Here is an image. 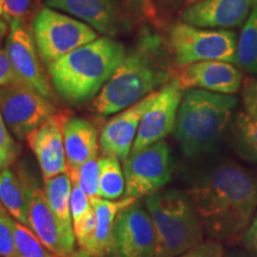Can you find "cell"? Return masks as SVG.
Returning <instances> with one entry per match:
<instances>
[{
	"mask_svg": "<svg viewBox=\"0 0 257 257\" xmlns=\"http://www.w3.org/2000/svg\"><path fill=\"white\" fill-rule=\"evenodd\" d=\"M187 195L204 230L219 242L236 239L249 226L257 208V176L233 162L201 170Z\"/></svg>",
	"mask_w": 257,
	"mask_h": 257,
	"instance_id": "6da1fadb",
	"label": "cell"
},
{
	"mask_svg": "<svg viewBox=\"0 0 257 257\" xmlns=\"http://www.w3.org/2000/svg\"><path fill=\"white\" fill-rule=\"evenodd\" d=\"M173 64L167 41L153 28L144 27L123 62L93 99L92 110L102 117L126 110L172 81L176 73Z\"/></svg>",
	"mask_w": 257,
	"mask_h": 257,
	"instance_id": "7a4b0ae2",
	"label": "cell"
},
{
	"mask_svg": "<svg viewBox=\"0 0 257 257\" xmlns=\"http://www.w3.org/2000/svg\"><path fill=\"white\" fill-rule=\"evenodd\" d=\"M126 56L124 44L112 37H98L48 64L55 92L72 105L94 99Z\"/></svg>",
	"mask_w": 257,
	"mask_h": 257,
	"instance_id": "3957f363",
	"label": "cell"
},
{
	"mask_svg": "<svg viewBox=\"0 0 257 257\" xmlns=\"http://www.w3.org/2000/svg\"><path fill=\"white\" fill-rule=\"evenodd\" d=\"M238 104L233 94L189 88L179 106L174 134L186 157L194 159L217 147Z\"/></svg>",
	"mask_w": 257,
	"mask_h": 257,
	"instance_id": "277c9868",
	"label": "cell"
},
{
	"mask_svg": "<svg viewBox=\"0 0 257 257\" xmlns=\"http://www.w3.org/2000/svg\"><path fill=\"white\" fill-rule=\"evenodd\" d=\"M156 231L155 257H178L202 243L204 226L187 193L159 191L144 201Z\"/></svg>",
	"mask_w": 257,
	"mask_h": 257,
	"instance_id": "5b68a950",
	"label": "cell"
},
{
	"mask_svg": "<svg viewBox=\"0 0 257 257\" xmlns=\"http://www.w3.org/2000/svg\"><path fill=\"white\" fill-rule=\"evenodd\" d=\"M175 67L201 61H226L237 64V35L229 29L198 28L179 21L167 36Z\"/></svg>",
	"mask_w": 257,
	"mask_h": 257,
	"instance_id": "8992f818",
	"label": "cell"
},
{
	"mask_svg": "<svg viewBox=\"0 0 257 257\" xmlns=\"http://www.w3.org/2000/svg\"><path fill=\"white\" fill-rule=\"evenodd\" d=\"M31 31L42 62L47 66L99 37L88 24L49 6L37 12L32 19Z\"/></svg>",
	"mask_w": 257,
	"mask_h": 257,
	"instance_id": "52a82bcc",
	"label": "cell"
},
{
	"mask_svg": "<svg viewBox=\"0 0 257 257\" xmlns=\"http://www.w3.org/2000/svg\"><path fill=\"white\" fill-rule=\"evenodd\" d=\"M0 112L6 125L18 140H27L57 110L46 98L24 82L0 87Z\"/></svg>",
	"mask_w": 257,
	"mask_h": 257,
	"instance_id": "ba28073f",
	"label": "cell"
},
{
	"mask_svg": "<svg viewBox=\"0 0 257 257\" xmlns=\"http://www.w3.org/2000/svg\"><path fill=\"white\" fill-rule=\"evenodd\" d=\"M126 197L143 198L165 187L172 179L168 144L160 141L138 152H131L123 161Z\"/></svg>",
	"mask_w": 257,
	"mask_h": 257,
	"instance_id": "9c48e42d",
	"label": "cell"
},
{
	"mask_svg": "<svg viewBox=\"0 0 257 257\" xmlns=\"http://www.w3.org/2000/svg\"><path fill=\"white\" fill-rule=\"evenodd\" d=\"M157 238L146 205L136 200L118 213L112 234L114 257H155Z\"/></svg>",
	"mask_w": 257,
	"mask_h": 257,
	"instance_id": "30bf717a",
	"label": "cell"
},
{
	"mask_svg": "<svg viewBox=\"0 0 257 257\" xmlns=\"http://www.w3.org/2000/svg\"><path fill=\"white\" fill-rule=\"evenodd\" d=\"M5 49L19 80L51 100L54 98L51 83L42 67L31 29L25 22L10 23Z\"/></svg>",
	"mask_w": 257,
	"mask_h": 257,
	"instance_id": "8fae6325",
	"label": "cell"
},
{
	"mask_svg": "<svg viewBox=\"0 0 257 257\" xmlns=\"http://www.w3.org/2000/svg\"><path fill=\"white\" fill-rule=\"evenodd\" d=\"M182 96L184 89L175 79L159 89L156 99L143 114L131 152L163 141L174 131Z\"/></svg>",
	"mask_w": 257,
	"mask_h": 257,
	"instance_id": "7c38bea8",
	"label": "cell"
},
{
	"mask_svg": "<svg viewBox=\"0 0 257 257\" xmlns=\"http://www.w3.org/2000/svg\"><path fill=\"white\" fill-rule=\"evenodd\" d=\"M69 118L67 112L57 111L27 137L28 146L40 165L43 180L68 172L63 128Z\"/></svg>",
	"mask_w": 257,
	"mask_h": 257,
	"instance_id": "4fadbf2b",
	"label": "cell"
},
{
	"mask_svg": "<svg viewBox=\"0 0 257 257\" xmlns=\"http://www.w3.org/2000/svg\"><path fill=\"white\" fill-rule=\"evenodd\" d=\"M175 81L182 89L199 88L223 94H234L243 85V73L226 61H201L180 67Z\"/></svg>",
	"mask_w": 257,
	"mask_h": 257,
	"instance_id": "5bb4252c",
	"label": "cell"
},
{
	"mask_svg": "<svg viewBox=\"0 0 257 257\" xmlns=\"http://www.w3.org/2000/svg\"><path fill=\"white\" fill-rule=\"evenodd\" d=\"M23 179L28 195L29 227L37 234L41 242L59 257H72L74 250L66 242L59 223L48 204L44 188L36 180L29 179L27 173H19Z\"/></svg>",
	"mask_w": 257,
	"mask_h": 257,
	"instance_id": "9a60e30c",
	"label": "cell"
},
{
	"mask_svg": "<svg viewBox=\"0 0 257 257\" xmlns=\"http://www.w3.org/2000/svg\"><path fill=\"white\" fill-rule=\"evenodd\" d=\"M47 6L68 14L107 37L128 28L118 0H47Z\"/></svg>",
	"mask_w": 257,
	"mask_h": 257,
	"instance_id": "2e32d148",
	"label": "cell"
},
{
	"mask_svg": "<svg viewBox=\"0 0 257 257\" xmlns=\"http://www.w3.org/2000/svg\"><path fill=\"white\" fill-rule=\"evenodd\" d=\"M157 94L159 89L114 115L104 125L99 136L102 155L114 156L120 161L126 159L133 149L143 114L155 100Z\"/></svg>",
	"mask_w": 257,
	"mask_h": 257,
	"instance_id": "e0dca14e",
	"label": "cell"
},
{
	"mask_svg": "<svg viewBox=\"0 0 257 257\" xmlns=\"http://www.w3.org/2000/svg\"><path fill=\"white\" fill-rule=\"evenodd\" d=\"M253 0H199L179 16L184 23L208 29H234L244 24Z\"/></svg>",
	"mask_w": 257,
	"mask_h": 257,
	"instance_id": "ac0fdd59",
	"label": "cell"
},
{
	"mask_svg": "<svg viewBox=\"0 0 257 257\" xmlns=\"http://www.w3.org/2000/svg\"><path fill=\"white\" fill-rule=\"evenodd\" d=\"M96 217V226L92 238L82 250L94 257H106L112 252V234L118 213L137 200L125 197L119 200H107L101 197L89 198Z\"/></svg>",
	"mask_w": 257,
	"mask_h": 257,
	"instance_id": "d6986e66",
	"label": "cell"
},
{
	"mask_svg": "<svg viewBox=\"0 0 257 257\" xmlns=\"http://www.w3.org/2000/svg\"><path fill=\"white\" fill-rule=\"evenodd\" d=\"M68 173L74 172L86 161L98 157L99 137L94 125L82 118H69L63 128Z\"/></svg>",
	"mask_w": 257,
	"mask_h": 257,
	"instance_id": "ffe728a7",
	"label": "cell"
},
{
	"mask_svg": "<svg viewBox=\"0 0 257 257\" xmlns=\"http://www.w3.org/2000/svg\"><path fill=\"white\" fill-rule=\"evenodd\" d=\"M73 182L69 173H61L59 175L44 180V193L48 204L59 223L66 242L73 250L75 249V234L73 229V219L70 213V192Z\"/></svg>",
	"mask_w": 257,
	"mask_h": 257,
	"instance_id": "44dd1931",
	"label": "cell"
},
{
	"mask_svg": "<svg viewBox=\"0 0 257 257\" xmlns=\"http://www.w3.org/2000/svg\"><path fill=\"white\" fill-rule=\"evenodd\" d=\"M0 202L16 220L29 226L27 189L22 176L12 166L0 172Z\"/></svg>",
	"mask_w": 257,
	"mask_h": 257,
	"instance_id": "7402d4cb",
	"label": "cell"
},
{
	"mask_svg": "<svg viewBox=\"0 0 257 257\" xmlns=\"http://www.w3.org/2000/svg\"><path fill=\"white\" fill-rule=\"evenodd\" d=\"M237 64L249 74H257V0L237 37Z\"/></svg>",
	"mask_w": 257,
	"mask_h": 257,
	"instance_id": "603a6c76",
	"label": "cell"
},
{
	"mask_svg": "<svg viewBox=\"0 0 257 257\" xmlns=\"http://www.w3.org/2000/svg\"><path fill=\"white\" fill-rule=\"evenodd\" d=\"M119 161L114 156L99 157V197L107 200H118L125 194V176Z\"/></svg>",
	"mask_w": 257,
	"mask_h": 257,
	"instance_id": "cb8c5ba5",
	"label": "cell"
},
{
	"mask_svg": "<svg viewBox=\"0 0 257 257\" xmlns=\"http://www.w3.org/2000/svg\"><path fill=\"white\" fill-rule=\"evenodd\" d=\"M233 138L237 152L243 159L257 163V117L240 112L233 125Z\"/></svg>",
	"mask_w": 257,
	"mask_h": 257,
	"instance_id": "d4e9b609",
	"label": "cell"
},
{
	"mask_svg": "<svg viewBox=\"0 0 257 257\" xmlns=\"http://www.w3.org/2000/svg\"><path fill=\"white\" fill-rule=\"evenodd\" d=\"M12 232L19 257H59L41 242L36 233L27 225L12 217Z\"/></svg>",
	"mask_w": 257,
	"mask_h": 257,
	"instance_id": "484cf974",
	"label": "cell"
},
{
	"mask_svg": "<svg viewBox=\"0 0 257 257\" xmlns=\"http://www.w3.org/2000/svg\"><path fill=\"white\" fill-rule=\"evenodd\" d=\"M69 175L72 181L76 182L88 195V198L99 197V176H100L99 156L86 161L74 172H70Z\"/></svg>",
	"mask_w": 257,
	"mask_h": 257,
	"instance_id": "4316f807",
	"label": "cell"
},
{
	"mask_svg": "<svg viewBox=\"0 0 257 257\" xmlns=\"http://www.w3.org/2000/svg\"><path fill=\"white\" fill-rule=\"evenodd\" d=\"M18 156V146L0 112V172L12 166Z\"/></svg>",
	"mask_w": 257,
	"mask_h": 257,
	"instance_id": "83f0119b",
	"label": "cell"
},
{
	"mask_svg": "<svg viewBox=\"0 0 257 257\" xmlns=\"http://www.w3.org/2000/svg\"><path fill=\"white\" fill-rule=\"evenodd\" d=\"M12 216L0 206V257H19L11 225Z\"/></svg>",
	"mask_w": 257,
	"mask_h": 257,
	"instance_id": "f1b7e54d",
	"label": "cell"
},
{
	"mask_svg": "<svg viewBox=\"0 0 257 257\" xmlns=\"http://www.w3.org/2000/svg\"><path fill=\"white\" fill-rule=\"evenodd\" d=\"M96 226V217L95 212L93 206L89 208L87 213L80 219L78 223L73 225L74 234H75L76 242H78L79 246L83 249L86 246V244L88 243V240L92 238L93 233L95 231Z\"/></svg>",
	"mask_w": 257,
	"mask_h": 257,
	"instance_id": "f546056e",
	"label": "cell"
},
{
	"mask_svg": "<svg viewBox=\"0 0 257 257\" xmlns=\"http://www.w3.org/2000/svg\"><path fill=\"white\" fill-rule=\"evenodd\" d=\"M91 207L92 204L88 195L76 182H73L72 192H70V213H72L73 225L78 223Z\"/></svg>",
	"mask_w": 257,
	"mask_h": 257,
	"instance_id": "4dcf8cb0",
	"label": "cell"
},
{
	"mask_svg": "<svg viewBox=\"0 0 257 257\" xmlns=\"http://www.w3.org/2000/svg\"><path fill=\"white\" fill-rule=\"evenodd\" d=\"M178 257H225V252L223 245L219 242L208 240L200 243Z\"/></svg>",
	"mask_w": 257,
	"mask_h": 257,
	"instance_id": "1f68e13d",
	"label": "cell"
},
{
	"mask_svg": "<svg viewBox=\"0 0 257 257\" xmlns=\"http://www.w3.org/2000/svg\"><path fill=\"white\" fill-rule=\"evenodd\" d=\"M3 2H4L5 17L9 25L15 21L25 22L30 9V0H3Z\"/></svg>",
	"mask_w": 257,
	"mask_h": 257,
	"instance_id": "d6a6232c",
	"label": "cell"
},
{
	"mask_svg": "<svg viewBox=\"0 0 257 257\" xmlns=\"http://www.w3.org/2000/svg\"><path fill=\"white\" fill-rule=\"evenodd\" d=\"M242 98L244 111L257 117V78H251L244 82Z\"/></svg>",
	"mask_w": 257,
	"mask_h": 257,
	"instance_id": "836d02e7",
	"label": "cell"
},
{
	"mask_svg": "<svg viewBox=\"0 0 257 257\" xmlns=\"http://www.w3.org/2000/svg\"><path fill=\"white\" fill-rule=\"evenodd\" d=\"M16 82H22L12 67L11 60L6 49L0 48V87L12 85Z\"/></svg>",
	"mask_w": 257,
	"mask_h": 257,
	"instance_id": "e575fe53",
	"label": "cell"
},
{
	"mask_svg": "<svg viewBox=\"0 0 257 257\" xmlns=\"http://www.w3.org/2000/svg\"><path fill=\"white\" fill-rule=\"evenodd\" d=\"M130 3L140 16H142L146 19H149V21L157 19L159 11H157L154 0H130Z\"/></svg>",
	"mask_w": 257,
	"mask_h": 257,
	"instance_id": "d590c367",
	"label": "cell"
},
{
	"mask_svg": "<svg viewBox=\"0 0 257 257\" xmlns=\"http://www.w3.org/2000/svg\"><path fill=\"white\" fill-rule=\"evenodd\" d=\"M244 238H245V244L248 245L250 251H252L257 256V212L250 221Z\"/></svg>",
	"mask_w": 257,
	"mask_h": 257,
	"instance_id": "8d00e7d4",
	"label": "cell"
},
{
	"mask_svg": "<svg viewBox=\"0 0 257 257\" xmlns=\"http://www.w3.org/2000/svg\"><path fill=\"white\" fill-rule=\"evenodd\" d=\"M154 3L157 11H161L165 15H172L181 8L182 4H185V0H154Z\"/></svg>",
	"mask_w": 257,
	"mask_h": 257,
	"instance_id": "74e56055",
	"label": "cell"
},
{
	"mask_svg": "<svg viewBox=\"0 0 257 257\" xmlns=\"http://www.w3.org/2000/svg\"><path fill=\"white\" fill-rule=\"evenodd\" d=\"M72 257H94V256H92L91 253H88L87 251H85V250H80V251H76V252H74L73 255H72Z\"/></svg>",
	"mask_w": 257,
	"mask_h": 257,
	"instance_id": "f35d334b",
	"label": "cell"
},
{
	"mask_svg": "<svg viewBox=\"0 0 257 257\" xmlns=\"http://www.w3.org/2000/svg\"><path fill=\"white\" fill-rule=\"evenodd\" d=\"M197 2H199V0H185V6L191 5V4H193V3H197Z\"/></svg>",
	"mask_w": 257,
	"mask_h": 257,
	"instance_id": "ab89813d",
	"label": "cell"
},
{
	"mask_svg": "<svg viewBox=\"0 0 257 257\" xmlns=\"http://www.w3.org/2000/svg\"><path fill=\"white\" fill-rule=\"evenodd\" d=\"M0 206H2V202H0Z\"/></svg>",
	"mask_w": 257,
	"mask_h": 257,
	"instance_id": "60d3db41",
	"label": "cell"
}]
</instances>
